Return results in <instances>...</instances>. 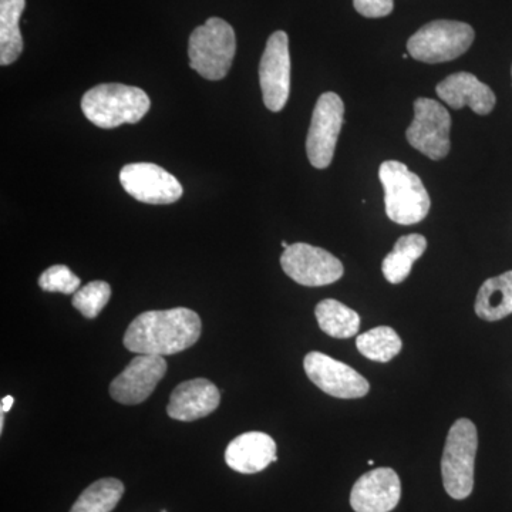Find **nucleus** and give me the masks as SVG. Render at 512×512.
<instances>
[{
  "mask_svg": "<svg viewBox=\"0 0 512 512\" xmlns=\"http://www.w3.org/2000/svg\"><path fill=\"white\" fill-rule=\"evenodd\" d=\"M201 328L200 316L188 308L148 311L130 323L124 346L138 355H175L198 342Z\"/></svg>",
  "mask_w": 512,
  "mask_h": 512,
  "instance_id": "1",
  "label": "nucleus"
},
{
  "mask_svg": "<svg viewBox=\"0 0 512 512\" xmlns=\"http://www.w3.org/2000/svg\"><path fill=\"white\" fill-rule=\"evenodd\" d=\"M151 101L144 90L120 83H104L84 94V116L100 128L136 124L150 110Z\"/></svg>",
  "mask_w": 512,
  "mask_h": 512,
  "instance_id": "2",
  "label": "nucleus"
},
{
  "mask_svg": "<svg viewBox=\"0 0 512 512\" xmlns=\"http://www.w3.org/2000/svg\"><path fill=\"white\" fill-rule=\"evenodd\" d=\"M379 178L384 190L387 217L399 225L419 224L429 214L431 201L419 175L400 161H384Z\"/></svg>",
  "mask_w": 512,
  "mask_h": 512,
  "instance_id": "3",
  "label": "nucleus"
},
{
  "mask_svg": "<svg viewBox=\"0 0 512 512\" xmlns=\"http://www.w3.org/2000/svg\"><path fill=\"white\" fill-rule=\"evenodd\" d=\"M237 52V37L228 22L211 18L191 33L188 43L190 66L204 79H224Z\"/></svg>",
  "mask_w": 512,
  "mask_h": 512,
  "instance_id": "4",
  "label": "nucleus"
},
{
  "mask_svg": "<svg viewBox=\"0 0 512 512\" xmlns=\"http://www.w3.org/2000/svg\"><path fill=\"white\" fill-rule=\"evenodd\" d=\"M477 448L476 424L458 419L448 431L441 458L444 488L454 500H466L473 493Z\"/></svg>",
  "mask_w": 512,
  "mask_h": 512,
  "instance_id": "5",
  "label": "nucleus"
},
{
  "mask_svg": "<svg viewBox=\"0 0 512 512\" xmlns=\"http://www.w3.org/2000/svg\"><path fill=\"white\" fill-rule=\"evenodd\" d=\"M474 29L457 20H434L417 30L407 50L413 59L423 63H444L457 59L473 45Z\"/></svg>",
  "mask_w": 512,
  "mask_h": 512,
  "instance_id": "6",
  "label": "nucleus"
},
{
  "mask_svg": "<svg viewBox=\"0 0 512 512\" xmlns=\"http://www.w3.org/2000/svg\"><path fill=\"white\" fill-rule=\"evenodd\" d=\"M451 116L439 101L420 97L414 101V119L406 138L430 160L439 161L450 153Z\"/></svg>",
  "mask_w": 512,
  "mask_h": 512,
  "instance_id": "7",
  "label": "nucleus"
},
{
  "mask_svg": "<svg viewBox=\"0 0 512 512\" xmlns=\"http://www.w3.org/2000/svg\"><path fill=\"white\" fill-rule=\"evenodd\" d=\"M345 117V104L336 93H323L313 110L306 138V153L313 167L325 170L335 156L336 144Z\"/></svg>",
  "mask_w": 512,
  "mask_h": 512,
  "instance_id": "8",
  "label": "nucleus"
},
{
  "mask_svg": "<svg viewBox=\"0 0 512 512\" xmlns=\"http://www.w3.org/2000/svg\"><path fill=\"white\" fill-rule=\"evenodd\" d=\"M259 83L266 109L278 113L291 93V53L289 37L282 30L272 33L259 63Z\"/></svg>",
  "mask_w": 512,
  "mask_h": 512,
  "instance_id": "9",
  "label": "nucleus"
},
{
  "mask_svg": "<svg viewBox=\"0 0 512 512\" xmlns=\"http://www.w3.org/2000/svg\"><path fill=\"white\" fill-rule=\"evenodd\" d=\"M282 269L296 284L325 286L338 282L345 272L342 262L326 249L313 245H289L281 256Z\"/></svg>",
  "mask_w": 512,
  "mask_h": 512,
  "instance_id": "10",
  "label": "nucleus"
},
{
  "mask_svg": "<svg viewBox=\"0 0 512 512\" xmlns=\"http://www.w3.org/2000/svg\"><path fill=\"white\" fill-rule=\"evenodd\" d=\"M120 183L128 195L137 201L151 205H168L183 197V185L153 163L124 165L120 171Z\"/></svg>",
  "mask_w": 512,
  "mask_h": 512,
  "instance_id": "11",
  "label": "nucleus"
},
{
  "mask_svg": "<svg viewBox=\"0 0 512 512\" xmlns=\"http://www.w3.org/2000/svg\"><path fill=\"white\" fill-rule=\"evenodd\" d=\"M303 367L315 386L336 399H360L369 393L370 384L365 377L325 353H308Z\"/></svg>",
  "mask_w": 512,
  "mask_h": 512,
  "instance_id": "12",
  "label": "nucleus"
},
{
  "mask_svg": "<svg viewBox=\"0 0 512 512\" xmlns=\"http://www.w3.org/2000/svg\"><path fill=\"white\" fill-rule=\"evenodd\" d=\"M167 373L163 356L138 355L110 384V394L117 403L140 404L156 390Z\"/></svg>",
  "mask_w": 512,
  "mask_h": 512,
  "instance_id": "13",
  "label": "nucleus"
},
{
  "mask_svg": "<svg viewBox=\"0 0 512 512\" xmlns=\"http://www.w3.org/2000/svg\"><path fill=\"white\" fill-rule=\"evenodd\" d=\"M402 497V483L393 468H376L356 481L350 505L356 512H390Z\"/></svg>",
  "mask_w": 512,
  "mask_h": 512,
  "instance_id": "14",
  "label": "nucleus"
},
{
  "mask_svg": "<svg viewBox=\"0 0 512 512\" xmlns=\"http://www.w3.org/2000/svg\"><path fill=\"white\" fill-rule=\"evenodd\" d=\"M221 403V393L207 379H192L178 384L171 393L167 413L178 421H195L210 416Z\"/></svg>",
  "mask_w": 512,
  "mask_h": 512,
  "instance_id": "15",
  "label": "nucleus"
},
{
  "mask_svg": "<svg viewBox=\"0 0 512 512\" xmlns=\"http://www.w3.org/2000/svg\"><path fill=\"white\" fill-rule=\"evenodd\" d=\"M437 96L451 109L470 107L474 113L487 116L495 107V94L487 84L481 83L474 74L460 72L451 74L437 84Z\"/></svg>",
  "mask_w": 512,
  "mask_h": 512,
  "instance_id": "16",
  "label": "nucleus"
},
{
  "mask_svg": "<svg viewBox=\"0 0 512 512\" xmlns=\"http://www.w3.org/2000/svg\"><path fill=\"white\" fill-rule=\"evenodd\" d=\"M225 461L229 468L241 474L264 471L269 464L278 461L275 440L261 431L241 434L228 444Z\"/></svg>",
  "mask_w": 512,
  "mask_h": 512,
  "instance_id": "17",
  "label": "nucleus"
},
{
  "mask_svg": "<svg viewBox=\"0 0 512 512\" xmlns=\"http://www.w3.org/2000/svg\"><path fill=\"white\" fill-rule=\"evenodd\" d=\"M478 318L497 322L512 313V271L487 279L477 293Z\"/></svg>",
  "mask_w": 512,
  "mask_h": 512,
  "instance_id": "18",
  "label": "nucleus"
},
{
  "mask_svg": "<svg viewBox=\"0 0 512 512\" xmlns=\"http://www.w3.org/2000/svg\"><path fill=\"white\" fill-rule=\"evenodd\" d=\"M427 249V239L420 234L404 235L397 239L393 251L383 259L382 271L390 284L406 281L412 272L413 264Z\"/></svg>",
  "mask_w": 512,
  "mask_h": 512,
  "instance_id": "19",
  "label": "nucleus"
},
{
  "mask_svg": "<svg viewBox=\"0 0 512 512\" xmlns=\"http://www.w3.org/2000/svg\"><path fill=\"white\" fill-rule=\"evenodd\" d=\"M26 0H0V64L9 66L23 52V37L19 20Z\"/></svg>",
  "mask_w": 512,
  "mask_h": 512,
  "instance_id": "20",
  "label": "nucleus"
},
{
  "mask_svg": "<svg viewBox=\"0 0 512 512\" xmlns=\"http://www.w3.org/2000/svg\"><path fill=\"white\" fill-rule=\"evenodd\" d=\"M319 328L336 339H349L360 329L359 313L336 299H325L315 309Z\"/></svg>",
  "mask_w": 512,
  "mask_h": 512,
  "instance_id": "21",
  "label": "nucleus"
},
{
  "mask_svg": "<svg viewBox=\"0 0 512 512\" xmlns=\"http://www.w3.org/2000/svg\"><path fill=\"white\" fill-rule=\"evenodd\" d=\"M124 485L117 478H101L87 487L70 512H111L120 503Z\"/></svg>",
  "mask_w": 512,
  "mask_h": 512,
  "instance_id": "22",
  "label": "nucleus"
},
{
  "mask_svg": "<svg viewBox=\"0 0 512 512\" xmlns=\"http://www.w3.org/2000/svg\"><path fill=\"white\" fill-rule=\"evenodd\" d=\"M356 348L373 362L387 363L399 355L403 342L396 330L379 326L357 336Z\"/></svg>",
  "mask_w": 512,
  "mask_h": 512,
  "instance_id": "23",
  "label": "nucleus"
},
{
  "mask_svg": "<svg viewBox=\"0 0 512 512\" xmlns=\"http://www.w3.org/2000/svg\"><path fill=\"white\" fill-rule=\"evenodd\" d=\"M110 298V285L104 281H93L74 293L72 303L84 318L96 319L100 312L106 308Z\"/></svg>",
  "mask_w": 512,
  "mask_h": 512,
  "instance_id": "24",
  "label": "nucleus"
},
{
  "mask_svg": "<svg viewBox=\"0 0 512 512\" xmlns=\"http://www.w3.org/2000/svg\"><path fill=\"white\" fill-rule=\"evenodd\" d=\"M80 278L66 265H53L39 278V286L46 292H59L74 295L80 289Z\"/></svg>",
  "mask_w": 512,
  "mask_h": 512,
  "instance_id": "25",
  "label": "nucleus"
},
{
  "mask_svg": "<svg viewBox=\"0 0 512 512\" xmlns=\"http://www.w3.org/2000/svg\"><path fill=\"white\" fill-rule=\"evenodd\" d=\"M356 12L365 18L377 19L393 12V0H353Z\"/></svg>",
  "mask_w": 512,
  "mask_h": 512,
  "instance_id": "26",
  "label": "nucleus"
},
{
  "mask_svg": "<svg viewBox=\"0 0 512 512\" xmlns=\"http://www.w3.org/2000/svg\"><path fill=\"white\" fill-rule=\"evenodd\" d=\"M13 402H15V399H13L12 396L3 397L2 403H0V410H2V413H8L9 410L12 409Z\"/></svg>",
  "mask_w": 512,
  "mask_h": 512,
  "instance_id": "27",
  "label": "nucleus"
},
{
  "mask_svg": "<svg viewBox=\"0 0 512 512\" xmlns=\"http://www.w3.org/2000/svg\"><path fill=\"white\" fill-rule=\"evenodd\" d=\"M3 427H5V413H2V417H0V431H3Z\"/></svg>",
  "mask_w": 512,
  "mask_h": 512,
  "instance_id": "28",
  "label": "nucleus"
},
{
  "mask_svg": "<svg viewBox=\"0 0 512 512\" xmlns=\"http://www.w3.org/2000/svg\"><path fill=\"white\" fill-rule=\"evenodd\" d=\"M282 247H284L285 249L288 248L289 247L288 242L282 241Z\"/></svg>",
  "mask_w": 512,
  "mask_h": 512,
  "instance_id": "29",
  "label": "nucleus"
},
{
  "mask_svg": "<svg viewBox=\"0 0 512 512\" xmlns=\"http://www.w3.org/2000/svg\"><path fill=\"white\" fill-rule=\"evenodd\" d=\"M367 464H369V466H375V461L369 460L367 461Z\"/></svg>",
  "mask_w": 512,
  "mask_h": 512,
  "instance_id": "30",
  "label": "nucleus"
}]
</instances>
